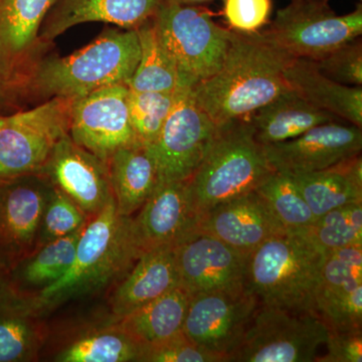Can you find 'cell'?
<instances>
[{"instance_id":"1","label":"cell","mask_w":362,"mask_h":362,"mask_svg":"<svg viewBox=\"0 0 362 362\" xmlns=\"http://www.w3.org/2000/svg\"><path fill=\"white\" fill-rule=\"evenodd\" d=\"M292 59L263 32L232 30L220 70L190 92L216 125L247 120L291 90L286 82L285 70Z\"/></svg>"},{"instance_id":"2","label":"cell","mask_w":362,"mask_h":362,"mask_svg":"<svg viewBox=\"0 0 362 362\" xmlns=\"http://www.w3.org/2000/svg\"><path fill=\"white\" fill-rule=\"evenodd\" d=\"M140 256L131 233V216H120L112 199L86 225L69 271L32 299L45 314L71 300L96 294L118 282Z\"/></svg>"},{"instance_id":"3","label":"cell","mask_w":362,"mask_h":362,"mask_svg":"<svg viewBox=\"0 0 362 362\" xmlns=\"http://www.w3.org/2000/svg\"><path fill=\"white\" fill-rule=\"evenodd\" d=\"M140 58L136 30L108 28L96 40L70 56L45 54L30 86V103L54 97L85 96L101 88L125 84Z\"/></svg>"},{"instance_id":"4","label":"cell","mask_w":362,"mask_h":362,"mask_svg":"<svg viewBox=\"0 0 362 362\" xmlns=\"http://www.w3.org/2000/svg\"><path fill=\"white\" fill-rule=\"evenodd\" d=\"M274 173L247 120L216 125L204 158L187 180L197 221L221 202L254 192Z\"/></svg>"},{"instance_id":"5","label":"cell","mask_w":362,"mask_h":362,"mask_svg":"<svg viewBox=\"0 0 362 362\" xmlns=\"http://www.w3.org/2000/svg\"><path fill=\"white\" fill-rule=\"evenodd\" d=\"M324 255L297 235L267 240L247 258L246 287L259 303L314 313Z\"/></svg>"},{"instance_id":"6","label":"cell","mask_w":362,"mask_h":362,"mask_svg":"<svg viewBox=\"0 0 362 362\" xmlns=\"http://www.w3.org/2000/svg\"><path fill=\"white\" fill-rule=\"evenodd\" d=\"M153 21L177 71L178 87L192 89L220 70L232 30L214 23L204 7L163 0Z\"/></svg>"},{"instance_id":"7","label":"cell","mask_w":362,"mask_h":362,"mask_svg":"<svg viewBox=\"0 0 362 362\" xmlns=\"http://www.w3.org/2000/svg\"><path fill=\"white\" fill-rule=\"evenodd\" d=\"M328 333L327 326L315 313L259 304L228 361H315Z\"/></svg>"},{"instance_id":"8","label":"cell","mask_w":362,"mask_h":362,"mask_svg":"<svg viewBox=\"0 0 362 362\" xmlns=\"http://www.w3.org/2000/svg\"><path fill=\"white\" fill-rule=\"evenodd\" d=\"M263 33L291 58L315 61L361 37L362 6L337 16L327 1L292 0Z\"/></svg>"},{"instance_id":"9","label":"cell","mask_w":362,"mask_h":362,"mask_svg":"<svg viewBox=\"0 0 362 362\" xmlns=\"http://www.w3.org/2000/svg\"><path fill=\"white\" fill-rule=\"evenodd\" d=\"M74 100L52 98L16 112L0 128V182L40 173L56 143L69 134Z\"/></svg>"},{"instance_id":"10","label":"cell","mask_w":362,"mask_h":362,"mask_svg":"<svg viewBox=\"0 0 362 362\" xmlns=\"http://www.w3.org/2000/svg\"><path fill=\"white\" fill-rule=\"evenodd\" d=\"M216 125L192 97L178 87L175 101L153 144L146 146L156 160L158 182L185 181L201 163Z\"/></svg>"},{"instance_id":"11","label":"cell","mask_w":362,"mask_h":362,"mask_svg":"<svg viewBox=\"0 0 362 362\" xmlns=\"http://www.w3.org/2000/svg\"><path fill=\"white\" fill-rule=\"evenodd\" d=\"M129 87L101 88L74 100L69 135L73 141L107 162L123 147L141 144L131 124Z\"/></svg>"},{"instance_id":"12","label":"cell","mask_w":362,"mask_h":362,"mask_svg":"<svg viewBox=\"0 0 362 362\" xmlns=\"http://www.w3.org/2000/svg\"><path fill=\"white\" fill-rule=\"evenodd\" d=\"M259 305L258 298L247 288L194 295L189 297L183 334L228 362L242 342Z\"/></svg>"},{"instance_id":"13","label":"cell","mask_w":362,"mask_h":362,"mask_svg":"<svg viewBox=\"0 0 362 362\" xmlns=\"http://www.w3.org/2000/svg\"><path fill=\"white\" fill-rule=\"evenodd\" d=\"M52 185L42 173L0 182V261L7 269L37 249Z\"/></svg>"},{"instance_id":"14","label":"cell","mask_w":362,"mask_h":362,"mask_svg":"<svg viewBox=\"0 0 362 362\" xmlns=\"http://www.w3.org/2000/svg\"><path fill=\"white\" fill-rule=\"evenodd\" d=\"M175 251L178 287L188 296L246 289L249 257L213 235L197 232Z\"/></svg>"},{"instance_id":"15","label":"cell","mask_w":362,"mask_h":362,"mask_svg":"<svg viewBox=\"0 0 362 362\" xmlns=\"http://www.w3.org/2000/svg\"><path fill=\"white\" fill-rule=\"evenodd\" d=\"M361 128L341 120L321 124L293 139L264 146L274 170L288 175L322 170L361 154Z\"/></svg>"},{"instance_id":"16","label":"cell","mask_w":362,"mask_h":362,"mask_svg":"<svg viewBox=\"0 0 362 362\" xmlns=\"http://www.w3.org/2000/svg\"><path fill=\"white\" fill-rule=\"evenodd\" d=\"M314 313L329 331L362 329V245L324 256Z\"/></svg>"},{"instance_id":"17","label":"cell","mask_w":362,"mask_h":362,"mask_svg":"<svg viewBox=\"0 0 362 362\" xmlns=\"http://www.w3.org/2000/svg\"><path fill=\"white\" fill-rule=\"evenodd\" d=\"M40 173L89 218L113 199L106 162L74 142L69 134L56 143Z\"/></svg>"},{"instance_id":"18","label":"cell","mask_w":362,"mask_h":362,"mask_svg":"<svg viewBox=\"0 0 362 362\" xmlns=\"http://www.w3.org/2000/svg\"><path fill=\"white\" fill-rule=\"evenodd\" d=\"M197 218L187 180L158 182L151 197L135 216H131V233L140 254L175 247L197 233Z\"/></svg>"},{"instance_id":"19","label":"cell","mask_w":362,"mask_h":362,"mask_svg":"<svg viewBox=\"0 0 362 362\" xmlns=\"http://www.w3.org/2000/svg\"><path fill=\"white\" fill-rule=\"evenodd\" d=\"M197 232L213 235L247 257L267 240L287 233L255 190L209 209L199 216Z\"/></svg>"},{"instance_id":"20","label":"cell","mask_w":362,"mask_h":362,"mask_svg":"<svg viewBox=\"0 0 362 362\" xmlns=\"http://www.w3.org/2000/svg\"><path fill=\"white\" fill-rule=\"evenodd\" d=\"M163 0H56L47 13L39 37L52 44L74 26L85 23H110L137 30L156 16Z\"/></svg>"},{"instance_id":"21","label":"cell","mask_w":362,"mask_h":362,"mask_svg":"<svg viewBox=\"0 0 362 362\" xmlns=\"http://www.w3.org/2000/svg\"><path fill=\"white\" fill-rule=\"evenodd\" d=\"M175 247L144 252L130 271L116 282L109 296L110 315H127L178 287Z\"/></svg>"},{"instance_id":"22","label":"cell","mask_w":362,"mask_h":362,"mask_svg":"<svg viewBox=\"0 0 362 362\" xmlns=\"http://www.w3.org/2000/svg\"><path fill=\"white\" fill-rule=\"evenodd\" d=\"M32 298L7 286L0 292V362L39 361L49 327Z\"/></svg>"},{"instance_id":"23","label":"cell","mask_w":362,"mask_h":362,"mask_svg":"<svg viewBox=\"0 0 362 362\" xmlns=\"http://www.w3.org/2000/svg\"><path fill=\"white\" fill-rule=\"evenodd\" d=\"M285 78L294 90L317 108L343 122L362 127L361 86L335 82L321 73L310 59H293L285 70Z\"/></svg>"},{"instance_id":"24","label":"cell","mask_w":362,"mask_h":362,"mask_svg":"<svg viewBox=\"0 0 362 362\" xmlns=\"http://www.w3.org/2000/svg\"><path fill=\"white\" fill-rule=\"evenodd\" d=\"M117 211L133 216L158 185V171L151 152L136 144L117 150L106 162Z\"/></svg>"},{"instance_id":"25","label":"cell","mask_w":362,"mask_h":362,"mask_svg":"<svg viewBox=\"0 0 362 362\" xmlns=\"http://www.w3.org/2000/svg\"><path fill=\"white\" fill-rule=\"evenodd\" d=\"M255 138L263 146L293 139L315 126L339 120L290 90L247 119Z\"/></svg>"},{"instance_id":"26","label":"cell","mask_w":362,"mask_h":362,"mask_svg":"<svg viewBox=\"0 0 362 362\" xmlns=\"http://www.w3.org/2000/svg\"><path fill=\"white\" fill-rule=\"evenodd\" d=\"M290 176L315 218L337 207L362 202L361 154L322 170Z\"/></svg>"},{"instance_id":"27","label":"cell","mask_w":362,"mask_h":362,"mask_svg":"<svg viewBox=\"0 0 362 362\" xmlns=\"http://www.w3.org/2000/svg\"><path fill=\"white\" fill-rule=\"evenodd\" d=\"M141 346L126 334L111 315L74 331L52 356L57 362H139Z\"/></svg>"},{"instance_id":"28","label":"cell","mask_w":362,"mask_h":362,"mask_svg":"<svg viewBox=\"0 0 362 362\" xmlns=\"http://www.w3.org/2000/svg\"><path fill=\"white\" fill-rule=\"evenodd\" d=\"M83 230L47 243L9 267V288L21 296L33 298L54 284L71 268Z\"/></svg>"},{"instance_id":"29","label":"cell","mask_w":362,"mask_h":362,"mask_svg":"<svg viewBox=\"0 0 362 362\" xmlns=\"http://www.w3.org/2000/svg\"><path fill=\"white\" fill-rule=\"evenodd\" d=\"M188 303L189 296L176 287L141 308L114 318L119 327L143 349L182 331Z\"/></svg>"},{"instance_id":"30","label":"cell","mask_w":362,"mask_h":362,"mask_svg":"<svg viewBox=\"0 0 362 362\" xmlns=\"http://www.w3.org/2000/svg\"><path fill=\"white\" fill-rule=\"evenodd\" d=\"M56 0H0V49L25 56L45 47L40 26Z\"/></svg>"},{"instance_id":"31","label":"cell","mask_w":362,"mask_h":362,"mask_svg":"<svg viewBox=\"0 0 362 362\" xmlns=\"http://www.w3.org/2000/svg\"><path fill=\"white\" fill-rule=\"evenodd\" d=\"M136 33L140 58L128 87L135 92L175 93L178 88L177 71L162 45L153 18Z\"/></svg>"},{"instance_id":"32","label":"cell","mask_w":362,"mask_h":362,"mask_svg":"<svg viewBox=\"0 0 362 362\" xmlns=\"http://www.w3.org/2000/svg\"><path fill=\"white\" fill-rule=\"evenodd\" d=\"M296 235L324 256L341 247L362 245V202L332 209Z\"/></svg>"},{"instance_id":"33","label":"cell","mask_w":362,"mask_h":362,"mask_svg":"<svg viewBox=\"0 0 362 362\" xmlns=\"http://www.w3.org/2000/svg\"><path fill=\"white\" fill-rule=\"evenodd\" d=\"M255 192L290 235L302 232L315 221L310 207L290 175L276 171Z\"/></svg>"},{"instance_id":"34","label":"cell","mask_w":362,"mask_h":362,"mask_svg":"<svg viewBox=\"0 0 362 362\" xmlns=\"http://www.w3.org/2000/svg\"><path fill=\"white\" fill-rule=\"evenodd\" d=\"M51 45L37 51L13 56L0 49V115H11L30 104V86L40 59Z\"/></svg>"},{"instance_id":"35","label":"cell","mask_w":362,"mask_h":362,"mask_svg":"<svg viewBox=\"0 0 362 362\" xmlns=\"http://www.w3.org/2000/svg\"><path fill=\"white\" fill-rule=\"evenodd\" d=\"M175 101V92H135L129 89L131 124L141 144L150 146L156 141Z\"/></svg>"},{"instance_id":"36","label":"cell","mask_w":362,"mask_h":362,"mask_svg":"<svg viewBox=\"0 0 362 362\" xmlns=\"http://www.w3.org/2000/svg\"><path fill=\"white\" fill-rule=\"evenodd\" d=\"M90 218L64 192L52 187L40 223L37 247L85 228ZM35 249V250H37Z\"/></svg>"},{"instance_id":"37","label":"cell","mask_w":362,"mask_h":362,"mask_svg":"<svg viewBox=\"0 0 362 362\" xmlns=\"http://www.w3.org/2000/svg\"><path fill=\"white\" fill-rule=\"evenodd\" d=\"M321 73L346 86H362V42L361 37L340 45L320 59L311 61Z\"/></svg>"},{"instance_id":"38","label":"cell","mask_w":362,"mask_h":362,"mask_svg":"<svg viewBox=\"0 0 362 362\" xmlns=\"http://www.w3.org/2000/svg\"><path fill=\"white\" fill-rule=\"evenodd\" d=\"M139 362H226L225 357L194 344L182 331L142 349Z\"/></svg>"},{"instance_id":"39","label":"cell","mask_w":362,"mask_h":362,"mask_svg":"<svg viewBox=\"0 0 362 362\" xmlns=\"http://www.w3.org/2000/svg\"><path fill=\"white\" fill-rule=\"evenodd\" d=\"M223 13L230 30L258 33L270 18L272 0H223Z\"/></svg>"},{"instance_id":"40","label":"cell","mask_w":362,"mask_h":362,"mask_svg":"<svg viewBox=\"0 0 362 362\" xmlns=\"http://www.w3.org/2000/svg\"><path fill=\"white\" fill-rule=\"evenodd\" d=\"M324 346L327 351L315 361L361 362L362 331H329Z\"/></svg>"},{"instance_id":"41","label":"cell","mask_w":362,"mask_h":362,"mask_svg":"<svg viewBox=\"0 0 362 362\" xmlns=\"http://www.w3.org/2000/svg\"><path fill=\"white\" fill-rule=\"evenodd\" d=\"M7 286V268L0 261V292Z\"/></svg>"},{"instance_id":"42","label":"cell","mask_w":362,"mask_h":362,"mask_svg":"<svg viewBox=\"0 0 362 362\" xmlns=\"http://www.w3.org/2000/svg\"><path fill=\"white\" fill-rule=\"evenodd\" d=\"M175 1L180 2V4H190V6H202V4H209V2L216 1V0H175Z\"/></svg>"},{"instance_id":"43","label":"cell","mask_w":362,"mask_h":362,"mask_svg":"<svg viewBox=\"0 0 362 362\" xmlns=\"http://www.w3.org/2000/svg\"><path fill=\"white\" fill-rule=\"evenodd\" d=\"M11 117H13V114H11V115H0V128L6 126L11 121Z\"/></svg>"},{"instance_id":"44","label":"cell","mask_w":362,"mask_h":362,"mask_svg":"<svg viewBox=\"0 0 362 362\" xmlns=\"http://www.w3.org/2000/svg\"><path fill=\"white\" fill-rule=\"evenodd\" d=\"M318 1H329V0H318Z\"/></svg>"},{"instance_id":"45","label":"cell","mask_w":362,"mask_h":362,"mask_svg":"<svg viewBox=\"0 0 362 362\" xmlns=\"http://www.w3.org/2000/svg\"></svg>"}]
</instances>
